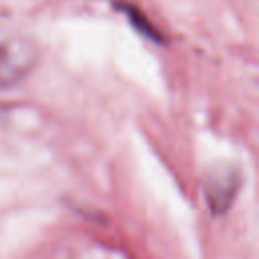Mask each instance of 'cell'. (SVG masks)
Segmentation results:
<instances>
[{"label": "cell", "mask_w": 259, "mask_h": 259, "mask_svg": "<svg viewBox=\"0 0 259 259\" xmlns=\"http://www.w3.org/2000/svg\"><path fill=\"white\" fill-rule=\"evenodd\" d=\"M36 63L34 42L20 32L0 28V89L20 83Z\"/></svg>", "instance_id": "1"}, {"label": "cell", "mask_w": 259, "mask_h": 259, "mask_svg": "<svg viewBox=\"0 0 259 259\" xmlns=\"http://www.w3.org/2000/svg\"><path fill=\"white\" fill-rule=\"evenodd\" d=\"M239 190V174L231 168L212 170L204 182L206 202L214 214H223Z\"/></svg>", "instance_id": "2"}]
</instances>
